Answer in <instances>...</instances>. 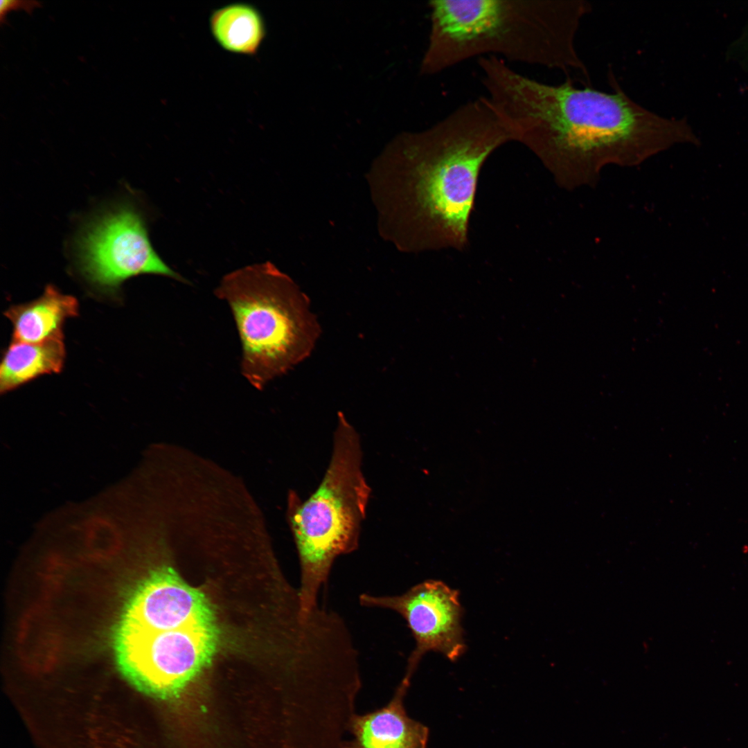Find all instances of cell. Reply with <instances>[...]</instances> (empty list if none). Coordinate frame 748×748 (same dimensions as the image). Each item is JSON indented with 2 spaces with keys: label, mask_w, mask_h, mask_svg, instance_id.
Masks as SVG:
<instances>
[{
  "label": "cell",
  "mask_w": 748,
  "mask_h": 748,
  "mask_svg": "<svg viewBox=\"0 0 748 748\" xmlns=\"http://www.w3.org/2000/svg\"><path fill=\"white\" fill-rule=\"evenodd\" d=\"M485 97L512 141L527 148L561 188L594 186L607 166H638L673 145L695 143L684 118H667L614 91L540 82L488 56L478 60Z\"/></svg>",
  "instance_id": "6da1fadb"
},
{
  "label": "cell",
  "mask_w": 748,
  "mask_h": 748,
  "mask_svg": "<svg viewBox=\"0 0 748 748\" xmlns=\"http://www.w3.org/2000/svg\"><path fill=\"white\" fill-rule=\"evenodd\" d=\"M513 142L485 96L394 142L404 244L413 251L465 249L480 171Z\"/></svg>",
  "instance_id": "7a4b0ae2"
},
{
  "label": "cell",
  "mask_w": 748,
  "mask_h": 748,
  "mask_svg": "<svg viewBox=\"0 0 748 748\" xmlns=\"http://www.w3.org/2000/svg\"><path fill=\"white\" fill-rule=\"evenodd\" d=\"M420 72L438 74L471 58L568 71L588 77L575 39L591 10L584 0H432Z\"/></svg>",
  "instance_id": "3957f363"
},
{
  "label": "cell",
  "mask_w": 748,
  "mask_h": 748,
  "mask_svg": "<svg viewBox=\"0 0 748 748\" xmlns=\"http://www.w3.org/2000/svg\"><path fill=\"white\" fill-rule=\"evenodd\" d=\"M362 454L358 432L339 412L330 459L319 485L303 501L296 492L289 494L287 517L300 562L299 596L305 614L319 607L320 589L337 558L359 546L371 494Z\"/></svg>",
  "instance_id": "277c9868"
},
{
  "label": "cell",
  "mask_w": 748,
  "mask_h": 748,
  "mask_svg": "<svg viewBox=\"0 0 748 748\" xmlns=\"http://www.w3.org/2000/svg\"><path fill=\"white\" fill-rule=\"evenodd\" d=\"M215 295L226 303L241 344L240 372L256 389L303 362L321 330L307 296L267 262L225 275Z\"/></svg>",
  "instance_id": "5b68a950"
},
{
  "label": "cell",
  "mask_w": 748,
  "mask_h": 748,
  "mask_svg": "<svg viewBox=\"0 0 748 748\" xmlns=\"http://www.w3.org/2000/svg\"><path fill=\"white\" fill-rule=\"evenodd\" d=\"M73 249L78 274L98 293L115 295L126 280L145 274L188 283L154 251L144 213L132 200L116 202L89 218L75 235Z\"/></svg>",
  "instance_id": "8992f818"
},
{
  "label": "cell",
  "mask_w": 748,
  "mask_h": 748,
  "mask_svg": "<svg viewBox=\"0 0 748 748\" xmlns=\"http://www.w3.org/2000/svg\"><path fill=\"white\" fill-rule=\"evenodd\" d=\"M218 637L216 623L161 631L118 625L115 648L122 669L137 685L173 699L210 664Z\"/></svg>",
  "instance_id": "52a82bcc"
},
{
  "label": "cell",
  "mask_w": 748,
  "mask_h": 748,
  "mask_svg": "<svg viewBox=\"0 0 748 748\" xmlns=\"http://www.w3.org/2000/svg\"><path fill=\"white\" fill-rule=\"evenodd\" d=\"M359 600L366 607L394 611L406 621L416 642L408 659L407 672L413 674L428 652L441 653L452 661L465 652L459 592L442 581L425 580L400 595L362 594Z\"/></svg>",
  "instance_id": "ba28073f"
},
{
  "label": "cell",
  "mask_w": 748,
  "mask_h": 748,
  "mask_svg": "<svg viewBox=\"0 0 748 748\" xmlns=\"http://www.w3.org/2000/svg\"><path fill=\"white\" fill-rule=\"evenodd\" d=\"M204 594L187 582L170 567L150 573L136 587L119 625L161 631L215 623Z\"/></svg>",
  "instance_id": "9c48e42d"
},
{
  "label": "cell",
  "mask_w": 748,
  "mask_h": 748,
  "mask_svg": "<svg viewBox=\"0 0 748 748\" xmlns=\"http://www.w3.org/2000/svg\"><path fill=\"white\" fill-rule=\"evenodd\" d=\"M412 675L406 672L385 706L350 718L353 738L343 748H427L428 729L409 718L403 704Z\"/></svg>",
  "instance_id": "30bf717a"
},
{
  "label": "cell",
  "mask_w": 748,
  "mask_h": 748,
  "mask_svg": "<svg viewBox=\"0 0 748 748\" xmlns=\"http://www.w3.org/2000/svg\"><path fill=\"white\" fill-rule=\"evenodd\" d=\"M78 312L79 303L75 297L64 294L48 284L39 297L10 305L4 315L12 325V341L40 343L64 337L65 321L77 317Z\"/></svg>",
  "instance_id": "8fae6325"
},
{
  "label": "cell",
  "mask_w": 748,
  "mask_h": 748,
  "mask_svg": "<svg viewBox=\"0 0 748 748\" xmlns=\"http://www.w3.org/2000/svg\"><path fill=\"white\" fill-rule=\"evenodd\" d=\"M64 337L40 343L11 341L0 365V393H6L38 377L59 373L64 366Z\"/></svg>",
  "instance_id": "7c38bea8"
},
{
  "label": "cell",
  "mask_w": 748,
  "mask_h": 748,
  "mask_svg": "<svg viewBox=\"0 0 748 748\" xmlns=\"http://www.w3.org/2000/svg\"><path fill=\"white\" fill-rule=\"evenodd\" d=\"M209 28L224 50L244 55H256L266 35L260 12L246 3H233L213 11Z\"/></svg>",
  "instance_id": "4fadbf2b"
},
{
  "label": "cell",
  "mask_w": 748,
  "mask_h": 748,
  "mask_svg": "<svg viewBox=\"0 0 748 748\" xmlns=\"http://www.w3.org/2000/svg\"><path fill=\"white\" fill-rule=\"evenodd\" d=\"M41 6L37 1L26 0H1L0 3V21L1 24L6 21V15L11 11L23 10L31 13L33 10Z\"/></svg>",
  "instance_id": "5bb4252c"
}]
</instances>
